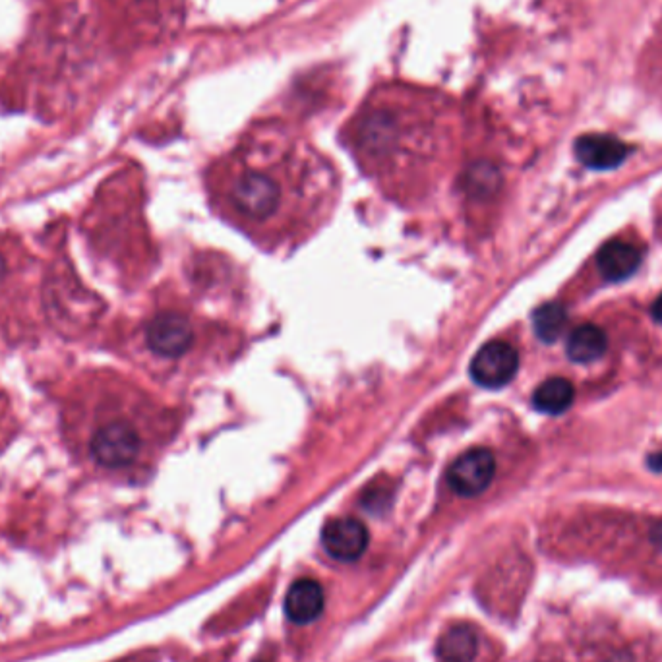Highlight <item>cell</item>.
<instances>
[{
    "label": "cell",
    "mask_w": 662,
    "mask_h": 662,
    "mask_svg": "<svg viewBox=\"0 0 662 662\" xmlns=\"http://www.w3.org/2000/svg\"><path fill=\"white\" fill-rule=\"evenodd\" d=\"M479 651L477 633L467 624H457L442 635L438 653L446 662H473Z\"/></svg>",
    "instance_id": "13"
},
{
    "label": "cell",
    "mask_w": 662,
    "mask_h": 662,
    "mask_svg": "<svg viewBox=\"0 0 662 662\" xmlns=\"http://www.w3.org/2000/svg\"><path fill=\"white\" fill-rule=\"evenodd\" d=\"M496 475V457L486 448L461 453L448 471V484L455 494L473 498L482 494Z\"/></svg>",
    "instance_id": "6"
},
{
    "label": "cell",
    "mask_w": 662,
    "mask_h": 662,
    "mask_svg": "<svg viewBox=\"0 0 662 662\" xmlns=\"http://www.w3.org/2000/svg\"><path fill=\"white\" fill-rule=\"evenodd\" d=\"M519 370V353L506 341H488L471 362L473 380L488 390L508 386Z\"/></svg>",
    "instance_id": "5"
},
{
    "label": "cell",
    "mask_w": 662,
    "mask_h": 662,
    "mask_svg": "<svg viewBox=\"0 0 662 662\" xmlns=\"http://www.w3.org/2000/svg\"><path fill=\"white\" fill-rule=\"evenodd\" d=\"M533 326L544 343H554L568 326V312L560 302H546L533 314Z\"/></svg>",
    "instance_id": "14"
},
{
    "label": "cell",
    "mask_w": 662,
    "mask_h": 662,
    "mask_svg": "<svg viewBox=\"0 0 662 662\" xmlns=\"http://www.w3.org/2000/svg\"><path fill=\"white\" fill-rule=\"evenodd\" d=\"M575 157L581 165L593 171H610L620 167L632 153V148L608 134H585L577 138Z\"/></svg>",
    "instance_id": "8"
},
{
    "label": "cell",
    "mask_w": 662,
    "mask_h": 662,
    "mask_svg": "<svg viewBox=\"0 0 662 662\" xmlns=\"http://www.w3.org/2000/svg\"><path fill=\"white\" fill-rule=\"evenodd\" d=\"M653 542L662 550V521L661 523H657L655 529H653Z\"/></svg>",
    "instance_id": "17"
},
{
    "label": "cell",
    "mask_w": 662,
    "mask_h": 662,
    "mask_svg": "<svg viewBox=\"0 0 662 662\" xmlns=\"http://www.w3.org/2000/svg\"><path fill=\"white\" fill-rule=\"evenodd\" d=\"M322 544L331 558L355 562L368 546V529L355 517H337L324 527Z\"/></svg>",
    "instance_id": "7"
},
{
    "label": "cell",
    "mask_w": 662,
    "mask_h": 662,
    "mask_svg": "<svg viewBox=\"0 0 662 662\" xmlns=\"http://www.w3.org/2000/svg\"><path fill=\"white\" fill-rule=\"evenodd\" d=\"M173 432L175 419L142 399L136 409H115L93 426L91 459L107 471H132L150 463Z\"/></svg>",
    "instance_id": "3"
},
{
    "label": "cell",
    "mask_w": 662,
    "mask_h": 662,
    "mask_svg": "<svg viewBox=\"0 0 662 662\" xmlns=\"http://www.w3.org/2000/svg\"><path fill=\"white\" fill-rule=\"evenodd\" d=\"M326 606V595L318 581L314 579H299L291 585L287 599H285V612L291 622L295 624H312L320 618Z\"/></svg>",
    "instance_id": "10"
},
{
    "label": "cell",
    "mask_w": 662,
    "mask_h": 662,
    "mask_svg": "<svg viewBox=\"0 0 662 662\" xmlns=\"http://www.w3.org/2000/svg\"><path fill=\"white\" fill-rule=\"evenodd\" d=\"M649 467L653 469V471H657V473H661L662 471V453H655V455H651L649 457Z\"/></svg>",
    "instance_id": "15"
},
{
    "label": "cell",
    "mask_w": 662,
    "mask_h": 662,
    "mask_svg": "<svg viewBox=\"0 0 662 662\" xmlns=\"http://www.w3.org/2000/svg\"><path fill=\"white\" fill-rule=\"evenodd\" d=\"M4 275H6V260H4V256L0 254V281L4 279Z\"/></svg>",
    "instance_id": "18"
},
{
    "label": "cell",
    "mask_w": 662,
    "mask_h": 662,
    "mask_svg": "<svg viewBox=\"0 0 662 662\" xmlns=\"http://www.w3.org/2000/svg\"><path fill=\"white\" fill-rule=\"evenodd\" d=\"M608 339L606 333L595 324H583L568 337V357L577 364H591L599 361L606 353Z\"/></svg>",
    "instance_id": "11"
},
{
    "label": "cell",
    "mask_w": 662,
    "mask_h": 662,
    "mask_svg": "<svg viewBox=\"0 0 662 662\" xmlns=\"http://www.w3.org/2000/svg\"><path fill=\"white\" fill-rule=\"evenodd\" d=\"M362 171L395 200L421 198L453 148V109L440 95L409 88L376 91L347 126Z\"/></svg>",
    "instance_id": "2"
},
{
    "label": "cell",
    "mask_w": 662,
    "mask_h": 662,
    "mask_svg": "<svg viewBox=\"0 0 662 662\" xmlns=\"http://www.w3.org/2000/svg\"><path fill=\"white\" fill-rule=\"evenodd\" d=\"M215 213L266 250L293 248L328 221L339 198L330 159L291 130L248 132L208 173Z\"/></svg>",
    "instance_id": "1"
},
{
    "label": "cell",
    "mask_w": 662,
    "mask_h": 662,
    "mask_svg": "<svg viewBox=\"0 0 662 662\" xmlns=\"http://www.w3.org/2000/svg\"><path fill=\"white\" fill-rule=\"evenodd\" d=\"M651 314H653V320L662 324V295L655 301L653 308H651Z\"/></svg>",
    "instance_id": "16"
},
{
    "label": "cell",
    "mask_w": 662,
    "mask_h": 662,
    "mask_svg": "<svg viewBox=\"0 0 662 662\" xmlns=\"http://www.w3.org/2000/svg\"><path fill=\"white\" fill-rule=\"evenodd\" d=\"M643 262L641 250L628 241H608L602 244L597 254V266L602 277L610 283H620L630 279L635 271L639 270Z\"/></svg>",
    "instance_id": "9"
},
{
    "label": "cell",
    "mask_w": 662,
    "mask_h": 662,
    "mask_svg": "<svg viewBox=\"0 0 662 662\" xmlns=\"http://www.w3.org/2000/svg\"><path fill=\"white\" fill-rule=\"evenodd\" d=\"M144 343L157 361H186L208 347V324L181 310H161L146 322Z\"/></svg>",
    "instance_id": "4"
},
{
    "label": "cell",
    "mask_w": 662,
    "mask_h": 662,
    "mask_svg": "<svg viewBox=\"0 0 662 662\" xmlns=\"http://www.w3.org/2000/svg\"><path fill=\"white\" fill-rule=\"evenodd\" d=\"M575 390L566 378H548L533 393V407L544 415H562L572 407Z\"/></svg>",
    "instance_id": "12"
}]
</instances>
